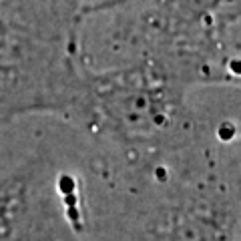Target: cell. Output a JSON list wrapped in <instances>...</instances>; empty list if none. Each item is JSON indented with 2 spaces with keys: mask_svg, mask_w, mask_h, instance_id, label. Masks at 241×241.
<instances>
[{
  "mask_svg": "<svg viewBox=\"0 0 241 241\" xmlns=\"http://www.w3.org/2000/svg\"><path fill=\"white\" fill-rule=\"evenodd\" d=\"M189 89L153 64L129 60L105 70L83 67L67 121L115 149L137 181L201 145Z\"/></svg>",
  "mask_w": 241,
  "mask_h": 241,
  "instance_id": "obj_1",
  "label": "cell"
},
{
  "mask_svg": "<svg viewBox=\"0 0 241 241\" xmlns=\"http://www.w3.org/2000/svg\"><path fill=\"white\" fill-rule=\"evenodd\" d=\"M125 28L129 60L157 67L183 86L239 78V0H151Z\"/></svg>",
  "mask_w": 241,
  "mask_h": 241,
  "instance_id": "obj_2",
  "label": "cell"
},
{
  "mask_svg": "<svg viewBox=\"0 0 241 241\" xmlns=\"http://www.w3.org/2000/svg\"><path fill=\"white\" fill-rule=\"evenodd\" d=\"M147 205L135 241H239L237 189L201 145L141 183Z\"/></svg>",
  "mask_w": 241,
  "mask_h": 241,
  "instance_id": "obj_3",
  "label": "cell"
},
{
  "mask_svg": "<svg viewBox=\"0 0 241 241\" xmlns=\"http://www.w3.org/2000/svg\"><path fill=\"white\" fill-rule=\"evenodd\" d=\"M44 183L38 163H24L0 175V241H16Z\"/></svg>",
  "mask_w": 241,
  "mask_h": 241,
  "instance_id": "obj_4",
  "label": "cell"
},
{
  "mask_svg": "<svg viewBox=\"0 0 241 241\" xmlns=\"http://www.w3.org/2000/svg\"><path fill=\"white\" fill-rule=\"evenodd\" d=\"M76 217V205L68 203L62 195H56L54 199L48 193H38L16 241H78Z\"/></svg>",
  "mask_w": 241,
  "mask_h": 241,
  "instance_id": "obj_5",
  "label": "cell"
}]
</instances>
